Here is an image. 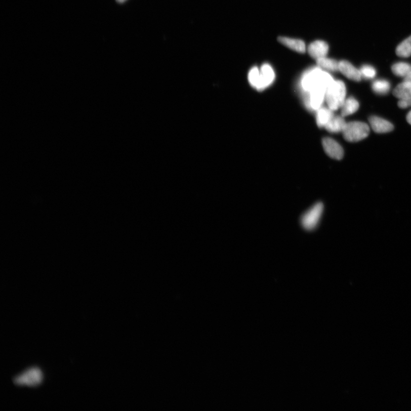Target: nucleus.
I'll list each match as a JSON object with an SVG mask.
<instances>
[{
	"instance_id": "2",
	"label": "nucleus",
	"mask_w": 411,
	"mask_h": 411,
	"mask_svg": "<svg viewBox=\"0 0 411 411\" xmlns=\"http://www.w3.org/2000/svg\"><path fill=\"white\" fill-rule=\"evenodd\" d=\"M342 133L347 141L358 142L368 137L370 133V127L366 123L354 121L347 123Z\"/></svg>"
},
{
	"instance_id": "8",
	"label": "nucleus",
	"mask_w": 411,
	"mask_h": 411,
	"mask_svg": "<svg viewBox=\"0 0 411 411\" xmlns=\"http://www.w3.org/2000/svg\"><path fill=\"white\" fill-rule=\"evenodd\" d=\"M339 71L347 78L355 82H360L362 78L360 70L347 61L343 60L339 62Z\"/></svg>"
},
{
	"instance_id": "18",
	"label": "nucleus",
	"mask_w": 411,
	"mask_h": 411,
	"mask_svg": "<svg viewBox=\"0 0 411 411\" xmlns=\"http://www.w3.org/2000/svg\"><path fill=\"white\" fill-rule=\"evenodd\" d=\"M390 83L385 80H377L372 84V89L377 94L384 95L390 90Z\"/></svg>"
},
{
	"instance_id": "11",
	"label": "nucleus",
	"mask_w": 411,
	"mask_h": 411,
	"mask_svg": "<svg viewBox=\"0 0 411 411\" xmlns=\"http://www.w3.org/2000/svg\"><path fill=\"white\" fill-rule=\"evenodd\" d=\"M369 122L373 130L377 133H388L394 129V126L391 123L379 117H370Z\"/></svg>"
},
{
	"instance_id": "7",
	"label": "nucleus",
	"mask_w": 411,
	"mask_h": 411,
	"mask_svg": "<svg viewBox=\"0 0 411 411\" xmlns=\"http://www.w3.org/2000/svg\"><path fill=\"white\" fill-rule=\"evenodd\" d=\"M329 46L325 41L318 40L312 42L308 47V52L315 60L325 57L329 52Z\"/></svg>"
},
{
	"instance_id": "15",
	"label": "nucleus",
	"mask_w": 411,
	"mask_h": 411,
	"mask_svg": "<svg viewBox=\"0 0 411 411\" xmlns=\"http://www.w3.org/2000/svg\"><path fill=\"white\" fill-rule=\"evenodd\" d=\"M334 116L333 111L329 108H321L317 111V123L319 127L326 126Z\"/></svg>"
},
{
	"instance_id": "13",
	"label": "nucleus",
	"mask_w": 411,
	"mask_h": 411,
	"mask_svg": "<svg viewBox=\"0 0 411 411\" xmlns=\"http://www.w3.org/2000/svg\"><path fill=\"white\" fill-rule=\"evenodd\" d=\"M346 124L343 116H334L326 124L325 128L330 133H339L343 131Z\"/></svg>"
},
{
	"instance_id": "10",
	"label": "nucleus",
	"mask_w": 411,
	"mask_h": 411,
	"mask_svg": "<svg viewBox=\"0 0 411 411\" xmlns=\"http://www.w3.org/2000/svg\"><path fill=\"white\" fill-rule=\"evenodd\" d=\"M260 81L258 90L261 91L270 86L275 79V73L269 64H264L260 69Z\"/></svg>"
},
{
	"instance_id": "24",
	"label": "nucleus",
	"mask_w": 411,
	"mask_h": 411,
	"mask_svg": "<svg viewBox=\"0 0 411 411\" xmlns=\"http://www.w3.org/2000/svg\"><path fill=\"white\" fill-rule=\"evenodd\" d=\"M126 1V0H117V1L119 2L120 3H123V2H124V1Z\"/></svg>"
},
{
	"instance_id": "3",
	"label": "nucleus",
	"mask_w": 411,
	"mask_h": 411,
	"mask_svg": "<svg viewBox=\"0 0 411 411\" xmlns=\"http://www.w3.org/2000/svg\"><path fill=\"white\" fill-rule=\"evenodd\" d=\"M43 378L41 370L38 368H32L14 377L13 381L14 384L17 385L35 387L41 384Z\"/></svg>"
},
{
	"instance_id": "9",
	"label": "nucleus",
	"mask_w": 411,
	"mask_h": 411,
	"mask_svg": "<svg viewBox=\"0 0 411 411\" xmlns=\"http://www.w3.org/2000/svg\"><path fill=\"white\" fill-rule=\"evenodd\" d=\"M394 95L400 100H407L411 98V73L395 87Z\"/></svg>"
},
{
	"instance_id": "14",
	"label": "nucleus",
	"mask_w": 411,
	"mask_h": 411,
	"mask_svg": "<svg viewBox=\"0 0 411 411\" xmlns=\"http://www.w3.org/2000/svg\"><path fill=\"white\" fill-rule=\"evenodd\" d=\"M341 108V115L343 117H346L357 112L359 108V104L356 99L350 97L346 99Z\"/></svg>"
},
{
	"instance_id": "5",
	"label": "nucleus",
	"mask_w": 411,
	"mask_h": 411,
	"mask_svg": "<svg viewBox=\"0 0 411 411\" xmlns=\"http://www.w3.org/2000/svg\"><path fill=\"white\" fill-rule=\"evenodd\" d=\"M326 89L324 87L317 86L308 92L306 98V105L314 111H318L321 108L326 97Z\"/></svg>"
},
{
	"instance_id": "17",
	"label": "nucleus",
	"mask_w": 411,
	"mask_h": 411,
	"mask_svg": "<svg viewBox=\"0 0 411 411\" xmlns=\"http://www.w3.org/2000/svg\"><path fill=\"white\" fill-rule=\"evenodd\" d=\"M396 53L401 57L406 58L411 56V36L399 44Z\"/></svg>"
},
{
	"instance_id": "16",
	"label": "nucleus",
	"mask_w": 411,
	"mask_h": 411,
	"mask_svg": "<svg viewBox=\"0 0 411 411\" xmlns=\"http://www.w3.org/2000/svg\"><path fill=\"white\" fill-rule=\"evenodd\" d=\"M318 67L331 72L339 71V62L331 58L323 57L317 60Z\"/></svg>"
},
{
	"instance_id": "22",
	"label": "nucleus",
	"mask_w": 411,
	"mask_h": 411,
	"mask_svg": "<svg viewBox=\"0 0 411 411\" xmlns=\"http://www.w3.org/2000/svg\"><path fill=\"white\" fill-rule=\"evenodd\" d=\"M398 106L402 109L410 107L411 106V98L407 100H400L398 102Z\"/></svg>"
},
{
	"instance_id": "12",
	"label": "nucleus",
	"mask_w": 411,
	"mask_h": 411,
	"mask_svg": "<svg viewBox=\"0 0 411 411\" xmlns=\"http://www.w3.org/2000/svg\"><path fill=\"white\" fill-rule=\"evenodd\" d=\"M278 41L296 52L300 53L306 52V44L302 40L280 37L278 38Z\"/></svg>"
},
{
	"instance_id": "19",
	"label": "nucleus",
	"mask_w": 411,
	"mask_h": 411,
	"mask_svg": "<svg viewBox=\"0 0 411 411\" xmlns=\"http://www.w3.org/2000/svg\"><path fill=\"white\" fill-rule=\"evenodd\" d=\"M392 71L396 76L406 77L411 73V65L406 62H398L392 66Z\"/></svg>"
},
{
	"instance_id": "21",
	"label": "nucleus",
	"mask_w": 411,
	"mask_h": 411,
	"mask_svg": "<svg viewBox=\"0 0 411 411\" xmlns=\"http://www.w3.org/2000/svg\"><path fill=\"white\" fill-rule=\"evenodd\" d=\"M360 72H361L362 77L368 79L374 78L376 74L375 68L368 65L362 66L361 69H360Z\"/></svg>"
},
{
	"instance_id": "1",
	"label": "nucleus",
	"mask_w": 411,
	"mask_h": 411,
	"mask_svg": "<svg viewBox=\"0 0 411 411\" xmlns=\"http://www.w3.org/2000/svg\"><path fill=\"white\" fill-rule=\"evenodd\" d=\"M346 87L342 81L334 80L326 90L325 100L329 108L332 111L342 107L346 100Z\"/></svg>"
},
{
	"instance_id": "6",
	"label": "nucleus",
	"mask_w": 411,
	"mask_h": 411,
	"mask_svg": "<svg viewBox=\"0 0 411 411\" xmlns=\"http://www.w3.org/2000/svg\"><path fill=\"white\" fill-rule=\"evenodd\" d=\"M323 147L328 155L333 159L340 160L344 156L342 147L331 138H325L322 141Z\"/></svg>"
},
{
	"instance_id": "4",
	"label": "nucleus",
	"mask_w": 411,
	"mask_h": 411,
	"mask_svg": "<svg viewBox=\"0 0 411 411\" xmlns=\"http://www.w3.org/2000/svg\"><path fill=\"white\" fill-rule=\"evenodd\" d=\"M324 211V205L318 203L311 207L301 218V223L304 229L313 230L317 226Z\"/></svg>"
},
{
	"instance_id": "23",
	"label": "nucleus",
	"mask_w": 411,
	"mask_h": 411,
	"mask_svg": "<svg viewBox=\"0 0 411 411\" xmlns=\"http://www.w3.org/2000/svg\"><path fill=\"white\" fill-rule=\"evenodd\" d=\"M407 120L408 121V123L411 124V111L408 114V115H407Z\"/></svg>"
},
{
	"instance_id": "20",
	"label": "nucleus",
	"mask_w": 411,
	"mask_h": 411,
	"mask_svg": "<svg viewBox=\"0 0 411 411\" xmlns=\"http://www.w3.org/2000/svg\"><path fill=\"white\" fill-rule=\"evenodd\" d=\"M248 79L251 85L258 89L260 81V72L258 68L254 67L250 70L248 73Z\"/></svg>"
}]
</instances>
